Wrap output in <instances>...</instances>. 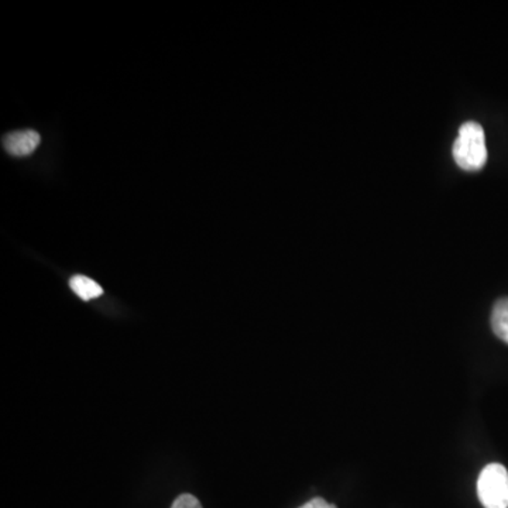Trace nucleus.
I'll use <instances>...</instances> for the list:
<instances>
[{
  "mask_svg": "<svg viewBox=\"0 0 508 508\" xmlns=\"http://www.w3.org/2000/svg\"><path fill=\"white\" fill-rule=\"evenodd\" d=\"M299 508H337L335 504H330L327 500L321 499V497H317V499L309 500L308 503H305Z\"/></svg>",
  "mask_w": 508,
  "mask_h": 508,
  "instance_id": "7",
  "label": "nucleus"
},
{
  "mask_svg": "<svg viewBox=\"0 0 508 508\" xmlns=\"http://www.w3.org/2000/svg\"><path fill=\"white\" fill-rule=\"evenodd\" d=\"M492 329L495 337L508 345V298H500L493 307Z\"/></svg>",
  "mask_w": 508,
  "mask_h": 508,
  "instance_id": "4",
  "label": "nucleus"
},
{
  "mask_svg": "<svg viewBox=\"0 0 508 508\" xmlns=\"http://www.w3.org/2000/svg\"><path fill=\"white\" fill-rule=\"evenodd\" d=\"M454 159L464 171H479L486 165V136L483 127L476 122L462 124L454 140Z\"/></svg>",
  "mask_w": 508,
  "mask_h": 508,
  "instance_id": "1",
  "label": "nucleus"
},
{
  "mask_svg": "<svg viewBox=\"0 0 508 508\" xmlns=\"http://www.w3.org/2000/svg\"><path fill=\"white\" fill-rule=\"evenodd\" d=\"M171 508H202V505L194 495L181 494L172 503Z\"/></svg>",
  "mask_w": 508,
  "mask_h": 508,
  "instance_id": "6",
  "label": "nucleus"
},
{
  "mask_svg": "<svg viewBox=\"0 0 508 508\" xmlns=\"http://www.w3.org/2000/svg\"><path fill=\"white\" fill-rule=\"evenodd\" d=\"M71 289L75 292L83 301H91V299L98 298L102 296V287L99 286L93 278L85 276H73L70 279Z\"/></svg>",
  "mask_w": 508,
  "mask_h": 508,
  "instance_id": "5",
  "label": "nucleus"
},
{
  "mask_svg": "<svg viewBox=\"0 0 508 508\" xmlns=\"http://www.w3.org/2000/svg\"><path fill=\"white\" fill-rule=\"evenodd\" d=\"M477 494L484 508H508V470L503 464H487L477 482Z\"/></svg>",
  "mask_w": 508,
  "mask_h": 508,
  "instance_id": "2",
  "label": "nucleus"
},
{
  "mask_svg": "<svg viewBox=\"0 0 508 508\" xmlns=\"http://www.w3.org/2000/svg\"><path fill=\"white\" fill-rule=\"evenodd\" d=\"M42 142V137L35 131L13 132L4 137V147L10 156L25 157L30 156L38 144Z\"/></svg>",
  "mask_w": 508,
  "mask_h": 508,
  "instance_id": "3",
  "label": "nucleus"
}]
</instances>
